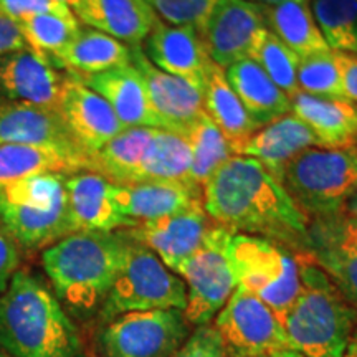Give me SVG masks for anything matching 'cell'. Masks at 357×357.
<instances>
[{
	"label": "cell",
	"mask_w": 357,
	"mask_h": 357,
	"mask_svg": "<svg viewBox=\"0 0 357 357\" xmlns=\"http://www.w3.org/2000/svg\"><path fill=\"white\" fill-rule=\"evenodd\" d=\"M204 211L217 225L306 252L310 218L278 178L247 155H234L204 185Z\"/></svg>",
	"instance_id": "6da1fadb"
},
{
	"label": "cell",
	"mask_w": 357,
	"mask_h": 357,
	"mask_svg": "<svg viewBox=\"0 0 357 357\" xmlns=\"http://www.w3.org/2000/svg\"><path fill=\"white\" fill-rule=\"evenodd\" d=\"M0 349L8 357H86L68 312L29 270H17L0 296Z\"/></svg>",
	"instance_id": "7a4b0ae2"
},
{
	"label": "cell",
	"mask_w": 357,
	"mask_h": 357,
	"mask_svg": "<svg viewBox=\"0 0 357 357\" xmlns=\"http://www.w3.org/2000/svg\"><path fill=\"white\" fill-rule=\"evenodd\" d=\"M129 238L118 231H75L42 253L53 293L73 312L101 307L118 276Z\"/></svg>",
	"instance_id": "3957f363"
},
{
	"label": "cell",
	"mask_w": 357,
	"mask_h": 357,
	"mask_svg": "<svg viewBox=\"0 0 357 357\" xmlns=\"http://www.w3.org/2000/svg\"><path fill=\"white\" fill-rule=\"evenodd\" d=\"M301 288L283 324L303 357H342L357 328V310L306 252L294 253Z\"/></svg>",
	"instance_id": "277c9868"
},
{
	"label": "cell",
	"mask_w": 357,
	"mask_h": 357,
	"mask_svg": "<svg viewBox=\"0 0 357 357\" xmlns=\"http://www.w3.org/2000/svg\"><path fill=\"white\" fill-rule=\"evenodd\" d=\"M65 178V174L43 172L0 187V225L19 247L45 250L75 234Z\"/></svg>",
	"instance_id": "5b68a950"
},
{
	"label": "cell",
	"mask_w": 357,
	"mask_h": 357,
	"mask_svg": "<svg viewBox=\"0 0 357 357\" xmlns=\"http://www.w3.org/2000/svg\"><path fill=\"white\" fill-rule=\"evenodd\" d=\"M281 184L310 220L346 212L357 185V147L303 151L284 169Z\"/></svg>",
	"instance_id": "8992f818"
},
{
	"label": "cell",
	"mask_w": 357,
	"mask_h": 357,
	"mask_svg": "<svg viewBox=\"0 0 357 357\" xmlns=\"http://www.w3.org/2000/svg\"><path fill=\"white\" fill-rule=\"evenodd\" d=\"M227 258L236 288L257 296L283 321L301 288L294 253L261 236L231 234Z\"/></svg>",
	"instance_id": "52a82bcc"
},
{
	"label": "cell",
	"mask_w": 357,
	"mask_h": 357,
	"mask_svg": "<svg viewBox=\"0 0 357 357\" xmlns=\"http://www.w3.org/2000/svg\"><path fill=\"white\" fill-rule=\"evenodd\" d=\"M185 303L187 288L182 278L174 275L149 248L129 238L121 270L100 307V319L106 324L126 312L184 311Z\"/></svg>",
	"instance_id": "ba28073f"
},
{
	"label": "cell",
	"mask_w": 357,
	"mask_h": 357,
	"mask_svg": "<svg viewBox=\"0 0 357 357\" xmlns=\"http://www.w3.org/2000/svg\"><path fill=\"white\" fill-rule=\"evenodd\" d=\"M231 234L234 231L213 223L202 247L176 271L187 288L184 316L195 328L211 324L236 288L227 258V243Z\"/></svg>",
	"instance_id": "9c48e42d"
},
{
	"label": "cell",
	"mask_w": 357,
	"mask_h": 357,
	"mask_svg": "<svg viewBox=\"0 0 357 357\" xmlns=\"http://www.w3.org/2000/svg\"><path fill=\"white\" fill-rule=\"evenodd\" d=\"M190 328L181 310L126 312L105 324L100 346L105 357H171Z\"/></svg>",
	"instance_id": "30bf717a"
},
{
	"label": "cell",
	"mask_w": 357,
	"mask_h": 357,
	"mask_svg": "<svg viewBox=\"0 0 357 357\" xmlns=\"http://www.w3.org/2000/svg\"><path fill=\"white\" fill-rule=\"evenodd\" d=\"M213 328L230 357H261L291 349L284 324L257 296L235 288Z\"/></svg>",
	"instance_id": "8fae6325"
},
{
	"label": "cell",
	"mask_w": 357,
	"mask_h": 357,
	"mask_svg": "<svg viewBox=\"0 0 357 357\" xmlns=\"http://www.w3.org/2000/svg\"><path fill=\"white\" fill-rule=\"evenodd\" d=\"M306 253L357 310V218L349 212L312 218Z\"/></svg>",
	"instance_id": "7c38bea8"
},
{
	"label": "cell",
	"mask_w": 357,
	"mask_h": 357,
	"mask_svg": "<svg viewBox=\"0 0 357 357\" xmlns=\"http://www.w3.org/2000/svg\"><path fill=\"white\" fill-rule=\"evenodd\" d=\"M131 63L144 82L149 105L159 123V129L178 134L189 131L202 116L204 88L189 79L174 77L159 70L144 55L142 47H131Z\"/></svg>",
	"instance_id": "4fadbf2b"
},
{
	"label": "cell",
	"mask_w": 357,
	"mask_h": 357,
	"mask_svg": "<svg viewBox=\"0 0 357 357\" xmlns=\"http://www.w3.org/2000/svg\"><path fill=\"white\" fill-rule=\"evenodd\" d=\"M263 29H266V22L258 3L250 0H218L200 37L212 63L225 70L248 58Z\"/></svg>",
	"instance_id": "5bb4252c"
},
{
	"label": "cell",
	"mask_w": 357,
	"mask_h": 357,
	"mask_svg": "<svg viewBox=\"0 0 357 357\" xmlns=\"http://www.w3.org/2000/svg\"><path fill=\"white\" fill-rule=\"evenodd\" d=\"M0 144L52 147L77 159L89 172V155L71 136L56 109L0 101Z\"/></svg>",
	"instance_id": "9a60e30c"
},
{
	"label": "cell",
	"mask_w": 357,
	"mask_h": 357,
	"mask_svg": "<svg viewBox=\"0 0 357 357\" xmlns=\"http://www.w3.org/2000/svg\"><path fill=\"white\" fill-rule=\"evenodd\" d=\"M213 223L215 222L205 213L204 207H197L158 220L136 223L123 231L134 242L149 248L176 273L177 268L202 247Z\"/></svg>",
	"instance_id": "2e32d148"
},
{
	"label": "cell",
	"mask_w": 357,
	"mask_h": 357,
	"mask_svg": "<svg viewBox=\"0 0 357 357\" xmlns=\"http://www.w3.org/2000/svg\"><path fill=\"white\" fill-rule=\"evenodd\" d=\"M65 79L29 47L0 56V101L56 109Z\"/></svg>",
	"instance_id": "e0dca14e"
},
{
	"label": "cell",
	"mask_w": 357,
	"mask_h": 357,
	"mask_svg": "<svg viewBox=\"0 0 357 357\" xmlns=\"http://www.w3.org/2000/svg\"><path fill=\"white\" fill-rule=\"evenodd\" d=\"M56 111L89 158L124 129L108 102L71 75L65 79Z\"/></svg>",
	"instance_id": "ac0fdd59"
},
{
	"label": "cell",
	"mask_w": 357,
	"mask_h": 357,
	"mask_svg": "<svg viewBox=\"0 0 357 357\" xmlns=\"http://www.w3.org/2000/svg\"><path fill=\"white\" fill-rule=\"evenodd\" d=\"M142 52L159 70L204 88L212 61L197 30L158 20L144 40Z\"/></svg>",
	"instance_id": "d6986e66"
},
{
	"label": "cell",
	"mask_w": 357,
	"mask_h": 357,
	"mask_svg": "<svg viewBox=\"0 0 357 357\" xmlns=\"http://www.w3.org/2000/svg\"><path fill=\"white\" fill-rule=\"evenodd\" d=\"M66 200L75 231H118L134 227L114 200V184L95 172L65 178Z\"/></svg>",
	"instance_id": "ffe728a7"
},
{
	"label": "cell",
	"mask_w": 357,
	"mask_h": 357,
	"mask_svg": "<svg viewBox=\"0 0 357 357\" xmlns=\"http://www.w3.org/2000/svg\"><path fill=\"white\" fill-rule=\"evenodd\" d=\"M202 197V189L189 182L114 184L116 204L123 215L134 222V225L204 207Z\"/></svg>",
	"instance_id": "44dd1931"
},
{
	"label": "cell",
	"mask_w": 357,
	"mask_h": 357,
	"mask_svg": "<svg viewBox=\"0 0 357 357\" xmlns=\"http://www.w3.org/2000/svg\"><path fill=\"white\" fill-rule=\"evenodd\" d=\"M311 147H323L314 132L293 113L258 128L247 141L235 149V155H247L258 160L271 176L281 182L284 169Z\"/></svg>",
	"instance_id": "7402d4cb"
},
{
	"label": "cell",
	"mask_w": 357,
	"mask_h": 357,
	"mask_svg": "<svg viewBox=\"0 0 357 357\" xmlns=\"http://www.w3.org/2000/svg\"><path fill=\"white\" fill-rule=\"evenodd\" d=\"M77 79L108 102L124 129H159V123L149 105L144 82L132 63L116 66V68L96 75H88V77H79Z\"/></svg>",
	"instance_id": "603a6c76"
},
{
	"label": "cell",
	"mask_w": 357,
	"mask_h": 357,
	"mask_svg": "<svg viewBox=\"0 0 357 357\" xmlns=\"http://www.w3.org/2000/svg\"><path fill=\"white\" fill-rule=\"evenodd\" d=\"M78 22L128 47H142L158 22L146 0H78L71 8Z\"/></svg>",
	"instance_id": "cb8c5ba5"
},
{
	"label": "cell",
	"mask_w": 357,
	"mask_h": 357,
	"mask_svg": "<svg viewBox=\"0 0 357 357\" xmlns=\"http://www.w3.org/2000/svg\"><path fill=\"white\" fill-rule=\"evenodd\" d=\"M291 100V113L314 132L326 149L356 146L357 102L346 98H323L296 93Z\"/></svg>",
	"instance_id": "d4e9b609"
},
{
	"label": "cell",
	"mask_w": 357,
	"mask_h": 357,
	"mask_svg": "<svg viewBox=\"0 0 357 357\" xmlns=\"http://www.w3.org/2000/svg\"><path fill=\"white\" fill-rule=\"evenodd\" d=\"M223 73L258 128L291 113V100L250 58L230 65Z\"/></svg>",
	"instance_id": "484cf974"
},
{
	"label": "cell",
	"mask_w": 357,
	"mask_h": 357,
	"mask_svg": "<svg viewBox=\"0 0 357 357\" xmlns=\"http://www.w3.org/2000/svg\"><path fill=\"white\" fill-rule=\"evenodd\" d=\"M50 63L65 68L71 77H88L131 63V47L86 26L50 58Z\"/></svg>",
	"instance_id": "4316f807"
},
{
	"label": "cell",
	"mask_w": 357,
	"mask_h": 357,
	"mask_svg": "<svg viewBox=\"0 0 357 357\" xmlns=\"http://www.w3.org/2000/svg\"><path fill=\"white\" fill-rule=\"evenodd\" d=\"M158 128H128L89 158V172L118 185L134 184Z\"/></svg>",
	"instance_id": "83f0119b"
},
{
	"label": "cell",
	"mask_w": 357,
	"mask_h": 357,
	"mask_svg": "<svg viewBox=\"0 0 357 357\" xmlns=\"http://www.w3.org/2000/svg\"><path fill=\"white\" fill-rule=\"evenodd\" d=\"M204 111L229 139L234 154L258 129L227 82L223 70L215 63L211 65L204 82Z\"/></svg>",
	"instance_id": "f1b7e54d"
},
{
	"label": "cell",
	"mask_w": 357,
	"mask_h": 357,
	"mask_svg": "<svg viewBox=\"0 0 357 357\" xmlns=\"http://www.w3.org/2000/svg\"><path fill=\"white\" fill-rule=\"evenodd\" d=\"M260 7L266 29L300 58L331 50L312 17L311 6L307 2L288 0L278 6Z\"/></svg>",
	"instance_id": "f546056e"
},
{
	"label": "cell",
	"mask_w": 357,
	"mask_h": 357,
	"mask_svg": "<svg viewBox=\"0 0 357 357\" xmlns=\"http://www.w3.org/2000/svg\"><path fill=\"white\" fill-rule=\"evenodd\" d=\"M84 171L77 159L52 147L0 144V187L35 174L56 172L71 176Z\"/></svg>",
	"instance_id": "4dcf8cb0"
},
{
	"label": "cell",
	"mask_w": 357,
	"mask_h": 357,
	"mask_svg": "<svg viewBox=\"0 0 357 357\" xmlns=\"http://www.w3.org/2000/svg\"><path fill=\"white\" fill-rule=\"evenodd\" d=\"M190 166L192 153L184 134L155 129L136 182H189L190 184Z\"/></svg>",
	"instance_id": "1f68e13d"
},
{
	"label": "cell",
	"mask_w": 357,
	"mask_h": 357,
	"mask_svg": "<svg viewBox=\"0 0 357 357\" xmlns=\"http://www.w3.org/2000/svg\"><path fill=\"white\" fill-rule=\"evenodd\" d=\"M185 137L192 153L190 184L204 189L205 182L235 154L229 139L205 113L192 124Z\"/></svg>",
	"instance_id": "d6a6232c"
},
{
	"label": "cell",
	"mask_w": 357,
	"mask_h": 357,
	"mask_svg": "<svg viewBox=\"0 0 357 357\" xmlns=\"http://www.w3.org/2000/svg\"><path fill=\"white\" fill-rule=\"evenodd\" d=\"M310 6L328 47L357 56V0H311Z\"/></svg>",
	"instance_id": "836d02e7"
},
{
	"label": "cell",
	"mask_w": 357,
	"mask_h": 357,
	"mask_svg": "<svg viewBox=\"0 0 357 357\" xmlns=\"http://www.w3.org/2000/svg\"><path fill=\"white\" fill-rule=\"evenodd\" d=\"M248 58L255 61L288 98L300 93V86H298L300 56L281 42L273 32L263 29L258 33Z\"/></svg>",
	"instance_id": "e575fe53"
},
{
	"label": "cell",
	"mask_w": 357,
	"mask_h": 357,
	"mask_svg": "<svg viewBox=\"0 0 357 357\" xmlns=\"http://www.w3.org/2000/svg\"><path fill=\"white\" fill-rule=\"evenodd\" d=\"M17 26L26 47L38 53L40 56L47 58L48 61L55 53L63 50L82 29L73 12L65 13V15L42 13V15L17 22Z\"/></svg>",
	"instance_id": "d590c367"
},
{
	"label": "cell",
	"mask_w": 357,
	"mask_h": 357,
	"mask_svg": "<svg viewBox=\"0 0 357 357\" xmlns=\"http://www.w3.org/2000/svg\"><path fill=\"white\" fill-rule=\"evenodd\" d=\"M298 86L312 96L346 98L337 53L329 50L300 58Z\"/></svg>",
	"instance_id": "8d00e7d4"
},
{
	"label": "cell",
	"mask_w": 357,
	"mask_h": 357,
	"mask_svg": "<svg viewBox=\"0 0 357 357\" xmlns=\"http://www.w3.org/2000/svg\"><path fill=\"white\" fill-rule=\"evenodd\" d=\"M159 20L202 32L218 0H146Z\"/></svg>",
	"instance_id": "74e56055"
},
{
	"label": "cell",
	"mask_w": 357,
	"mask_h": 357,
	"mask_svg": "<svg viewBox=\"0 0 357 357\" xmlns=\"http://www.w3.org/2000/svg\"><path fill=\"white\" fill-rule=\"evenodd\" d=\"M171 357H230L212 324L197 326L195 331Z\"/></svg>",
	"instance_id": "f35d334b"
},
{
	"label": "cell",
	"mask_w": 357,
	"mask_h": 357,
	"mask_svg": "<svg viewBox=\"0 0 357 357\" xmlns=\"http://www.w3.org/2000/svg\"><path fill=\"white\" fill-rule=\"evenodd\" d=\"M42 13H71V8L56 0H0V15L12 22H22Z\"/></svg>",
	"instance_id": "ab89813d"
},
{
	"label": "cell",
	"mask_w": 357,
	"mask_h": 357,
	"mask_svg": "<svg viewBox=\"0 0 357 357\" xmlns=\"http://www.w3.org/2000/svg\"><path fill=\"white\" fill-rule=\"evenodd\" d=\"M20 265V247L15 238L0 225V296L7 291L8 284Z\"/></svg>",
	"instance_id": "60d3db41"
},
{
	"label": "cell",
	"mask_w": 357,
	"mask_h": 357,
	"mask_svg": "<svg viewBox=\"0 0 357 357\" xmlns=\"http://www.w3.org/2000/svg\"><path fill=\"white\" fill-rule=\"evenodd\" d=\"M25 47V40L22 37L15 22L0 15V56H6L8 53L19 52Z\"/></svg>",
	"instance_id": "b9f144b4"
},
{
	"label": "cell",
	"mask_w": 357,
	"mask_h": 357,
	"mask_svg": "<svg viewBox=\"0 0 357 357\" xmlns=\"http://www.w3.org/2000/svg\"><path fill=\"white\" fill-rule=\"evenodd\" d=\"M337 53L339 65H341L342 86L347 100L357 102V56L347 53Z\"/></svg>",
	"instance_id": "7bdbcfd3"
},
{
	"label": "cell",
	"mask_w": 357,
	"mask_h": 357,
	"mask_svg": "<svg viewBox=\"0 0 357 357\" xmlns=\"http://www.w3.org/2000/svg\"><path fill=\"white\" fill-rule=\"evenodd\" d=\"M342 357H357V328H356V331L352 333V336L349 339V342H347L346 351H344V354H342Z\"/></svg>",
	"instance_id": "ee69618b"
},
{
	"label": "cell",
	"mask_w": 357,
	"mask_h": 357,
	"mask_svg": "<svg viewBox=\"0 0 357 357\" xmlns=\"http://www.w3.org/2000/svg\"><path fill=\"white\" fill-rule=\"evenodd\" d=\"M346 212H349L351 215H354L357 218V185H356V189L352 190L349 200H347Z\"/></svg>",
	"instance_id": "f6af8a7d"
},
{
	"label": "cell",
	"mask_w": 357,
	"mask_h": 357,
	"mask_svg": "<svg viewBox=\"0 0 357 357\" xmlns=\"http://www.w3.org/2000/svg\"><path fill=\"white\" fill-rule=\"evenodd\" d=\"M261 357H303V356L298 354V352L293 349H284V351H278V352H273V354L261 356Z\"/></svg>",
	"instance_id": "bcb514c9"
},
{
	"label": "cell",
	"mask_w": 357,
	"mask_h": 357,
	"mask_svg": "<svg viewBox=\"0 0 357 357\" xmlns=\"http://www.w3.org/2000/svg\"><path fill=\"white\" fill-rule=\"evenodd\" d=\"M250 2L258 3V6H278V3L288 2V0H250ZM300 2H307V3H310L311 0H300Z\"/></svg>",
	"instance_id": "7dc6e473"
},
{
	"label": "cell",
	"mask_w": 357,
	"mask_h": 357,
	"mask_svg": "<svg viewBox=\"0 0 357 357\" xmlns=\"http://www.w3.org/2000/svg\"><path fill=\"white\" fill-rule=\"evenodd\" d=\"M56 2H60V3H65L66 7L73 8V7L77 6V3H78V0H56Z\"/></svg>",
	"instance_id": "c3c4849f"
},
{
	"label": "cell",
	"mask_w": 357,
	"mask_h": 357,
	"mask_svg": "<svg viewBox=\"0 0 357 357\" xmlns=\"http://www.w3.org/2000/svg\"><path fill=\"white\" fill-rule=\"evenodd\" d=\"M0 357H8L7 354H6V352H3L2 349H0Z\"/></svg>",
	"instance_id": "681fc988"
},
{
	"label": "cell",
	"mask_w": 357,
	"mask_h": 357,
	"mask_svg": "<svg viewBox=\"0 0 357 357\" xmlns=\"http://www.w3.org/2000/svg\"><path fill=\"white\" fill-rule=\"evenodd\" d=\"M356 147H357V141H356Z\"/></svg>",
	"instance_id": "f907efd6"
}]
</instances>
